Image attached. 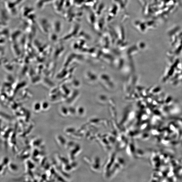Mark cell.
<instances>
[{"instance_id": "cell-1", "label": "cell", "mask_w": 182, "mask_h": 182, "mask_svg": "<svg viewBox=\"0 0 182 182\" xmlns=\"http://www.w3.org/2000/svg\"><path fill=\"white\" fill-rule=\"evenodd\" d=\"M10 167L11 169L14 171H16L18 169V167L17 166L15 165L14 164H11L10 165Z\"/></svg>"}, {"instance_id": "cell-2", "label": "cell", "mask_w": 182, "mask_h": 182, "mask_svg": "<svg viewBox=\"0 0 182 182\" xmlns=\"http://www.w3.org/2000/svg\"><path fill=\"white\" fill-rule=\"evenodd\" d=\"M58 139L59 141L60 142V144L62 145V144H63V142L64 141L63 137L61 136H59L58 138Z\"/></svg>"}]
</instances>
